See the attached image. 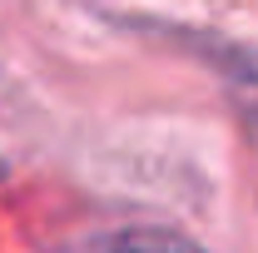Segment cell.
Returning a JSON list of instances; mask_svg holds the SVG:
<instances>
[{"mask_svg":"<svg viewBox=\"0 0 258 253\" xmlns=\"http://www.w3.org/2000/svg\"><path fill=\"white\" fill-rule=\"evenodd\" d=\"M0 179H5V154H0Z\"/></svg>","mask_w":258,"mask_h":253,"instance_id":"3","label":"cell"},{"mask_svg":"<svg viewBox=\"0 0 258 253\" xmlns=\"http://www.w3.org/2000/svg\"><path fill=\"white\" fill-rule=\"evenodd\" d=\"M238 109H243V124H248V134H253V144H258V75L243 80V90H238Z\"/></svg>","mask_w":258,"mask_h":253,"instance_id":"2","label":"cell"},{"mask_svg":"<svg viewBox=\"0 0 258 253\" xmlns=\"http://www.w3.org/2000/svg\"><path fill=\"white\" fill-rule=\"evenodd\" d=\"M60 253H209V248H199L194 238L169 233V228H114V233L80 238Z\"/></svg>","mask_w":258,"mask_h":253,"instance_id":"1","label":"cell"}]
</instances>
